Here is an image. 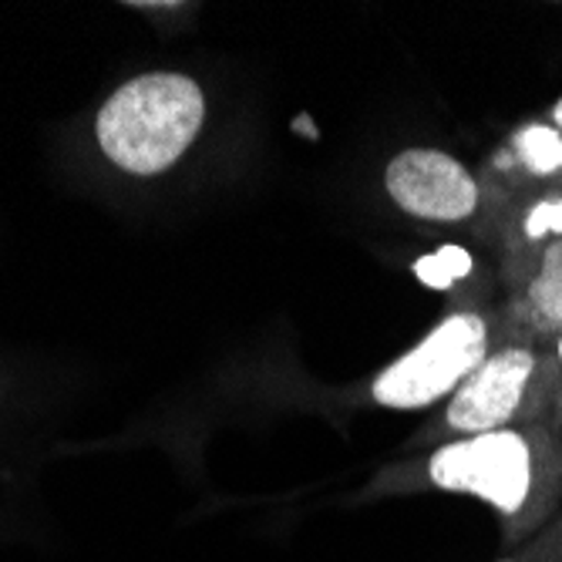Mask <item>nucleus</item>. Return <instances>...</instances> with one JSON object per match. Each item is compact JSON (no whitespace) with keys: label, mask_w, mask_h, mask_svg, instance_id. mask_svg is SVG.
Instances as JSON below:
<instances>
[{"label":"nucleus","mask_w":562,"mask_h":562,"mask_svg":"<svg viewBox=\"0 0 562 562\" xmlns=\"http://www.w3.org/2000/svg\"><path fill=\"white\" fill-rule=\"evenodd\" d=\"M472 273V252L462 246H441L431 257H422L415 263V277L431 286V290H448L458 280H465Z\"/></svg>","instance_id":"6e6552de"},{"label":"nucleus","mask_w":562,"mask_h":562,"mask_svg":"<svg viewBox=\"0 0 562 562\" xmlns=\"http://www.w3.org/2000/svg\"><path fill=\"white\" fill-rule=\"evenodd\" d=\"M549 233L562 236V199H546L526 216V236L529 239H542Z\"/></svg>","instance_id":"1a4fd4ad"},{"label":"nucleus","mask_w":562,"mask_h":562,"mask_svg":"<svg viewBox=\"0 0 562 562\" xmlns=\"http://www.w3.org/2000/svg\"><path fill=\"white\" fill-rule=\"evenodd\" d=\"M559 357H562V340H559Z\"/></svg>","instance_id":"f8f14e48"},{"label":"nucleus","mask_w":562,"mask_h":562,"mask_svg":"<svg viewBox=\"0 0 562 562\" xmlns=\"http://www.w3.org/2000/svg\"><path fill=\"white\" fill-rule=\"evenodd\" d=\"M384 189L397 210L428 223H462L482 199L475 176L438 148L397 151L384 169Z\"/></svg>","instance_id":"20e7f679"},{"label":"nucleus","mask_w":562,"mask_h":562,"mask_svg":"<svg viewBox=\"0 0 562 562\" xmlns=\"http://www.w3.org/2000/svg\"><path fill=\"white\" fill-rule=\"evenodd\" d=\"M206 91L186 71H142L94 112L91 132L105 162L128 179L172 172L206 125Z\"/></svg>","instance_id":"f257e3e1"},{"label":"nucleus","mask_w":562,"mask_h":562,"mask_svg":"<svg viewBox=\"0 0 562 562\" xmlns=\"http://www.w3.org/2000/svg\"><path fill=\"white\" fill-rule=\"evenodd\" d=\"M513 151H516V159L536 176L559 172L562 169V132L555 125H526L522 132H516Z\"/></svg>","instance_id":"0eeeda50"},{"label":"nucleus","mask_w":562,"mask_h":562,"mask_svg":"<svg viewBox=\"0 0 562 562\" xmlns=\"http://www.w3.org/2000/svg\"><path fill=\"white\" fill-rule=\"evenodd\" d=\"M498 562H529V559H498Z\"/></svg>","instance_id":"9b49d317"},{"label":"nucleus","mask_w":562,"mask_h":562,"mask_svg":"<svg viewBox=\"0 0 562 562\" xmlns=\"http://www.w3.org/2000/svg\"><path fill=\"white\" fill-rule=\"evenodd\" d=\"M428 482L451 495L488 502L513 532L539 516V465L526 435L498 428L448 441L428 458Z\"/></svg>","instance_id":"f03ea898"},{"label":"nucleus","mask_w":562,"mask_h":562,"mask_svg":"<svg viewBox=\"0 0 562 562\" xmlns=\"http://www.w3.org/2000/svg\"><path fill=\"white\" fill-rule=\"evenodd\" d=\"M488 357V327L479 314H451L445 317L418 347L401 353L387 364L371 394L378 404L394 412H415L428 407L465 384V378Z\"/></svg>","instance_id":"7ed1b4c3"},{"label":"nucleus","mask_w":562,"mask_h":562,"mask_svg":"<svg viewBox=\"0 0 562 562\" xmlns=\"http://www.w3.org/2000/svg\"><path fill=\"white\" fill-rule=\"evenodd\" d=\"M529 306L542 327L562 330V239L542 252V267L529 283Z\"/></svg>","instance_id":"423d86ee"},{"label":"nucleus","mask_w":562,"mask_h":562,"mask_svg":"<svg viewBox=\"0 0 562 562\" xmlns=\"http://www.w3.org/2000/svg\"><path fill=\"white\" fill-rule=\"evenodd\" d=\"M552 119H555V128L562 132V98L555 101V109H552Z\"/></svg>","instance_id":"9d476101"},{"label":"nucleus","mask_w":562,"mask_h":562,"mask_svg":"<svg viewBox=\"0 0 562 562\" xmlns=\"http://www.w3.org/2000/svg\"><path fill=\"white\" fill-rule=\"evenodd\" d=\"M536 371V353L526 347H505L488 353L448 401L445 422L465 438L508 428V418L519 412L526 384Z\"/></svg>","instance_id":"39448f33"}]
</instances>
